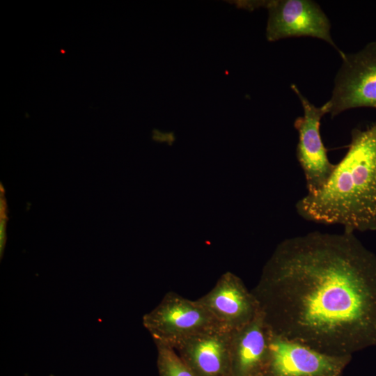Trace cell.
Listing matches in <instances>:
<instances>
[{"label": "cell", "instance_id": "cell-7", "mask_svg": "<svg viewBox=\"0 0 376 376\" xmlns=\"http://www.w3.org/2000/svg\"><path fill=\"white\" fill-rule=\"evenodd\" d=\"M268 10L266 38L269 42L292 37H313L323 40L338 52L334 43L329 18L320 5L311 0L266 1Z\"/></svg>", "mask_w": 376, "mask_h": 376}, {"label": "cell", "instance_id": "cell-8", "mask_svg": "<svg viewBox=\"0 0 376 376\" xmlns=\"http://www.w3.org/2000/svg\"><path fill=\"white\" fill-rule=\"evenodd\" d=\"M198 301L221 328L230 331L249 323L260 313L259 303L252 291L247 289L240 277L230 272L222 274L212 290Z\"/></svg>", "mask_w": 376, "mask_h": 376}, {"label": "cell", "instance_id": "cell-12", "mask_svg": "<svg viewBox=\"0 0 376 376\" xmlns=\"http://www.w3.org/2000/svg\"><path fill=\"white\" fill-rule=\"evenodd\" d=\"M49 376H55V375L53 374H50Z\"/></svg>", "mask_w": 376, "mask_h": 376}, {"label": "cell", "instance_id": "cell-3", "mask_svg": "<svg viewBox=\"0 0 376 376\" xmlns=\"http://www.w3.org/2000/svg\"><path fill=\"white\" fill-rule=\"evenodd\" d=\"M142 320L155 344L173 349L187 339L221 327L198 299L191 300L173 292L166 293Z\"/></svg>", "mask_w": 376, "mask_h": 376}, {"label": "cell", "instance_id": "cell-1", "mask_svg": "<svg viewBox=\"0 0 376 376\" xmlns=\"http://www.w3.org/2000/svg\"><path fill=\"white\" fill-rule=\"evenodd\" d=\"M251 291L277 336L338 356L376 346V254L353 233L283 240Z\"/></svg>", "mask_w": 376, "mask_h": 376}, {"label": "cell", "instance_id": "cell-4", "mask_svg": "<svg viewBox=\"0 0 376 376\" xmlns=\"http://www.w3.org/2000/svg\"><path fill=\"white\" fill-rule=\"evenodd\" d=\"M327 102L331 118L354 108L376 109V40L360 51L345 54Z\"/></svg>", "mask_w": 376, "mask_h": 376}, {"label": "cell", "instance_id": "cell-10", "mask_svg": "<svg viewBox=\"0 0 376 376\" xmlns=\"http://www.w3.org/2000/svg\"><path fill=\"white\" fill-rule=\"evenodd\" d=\"M268 352V328L260 313L249 323L230 331L232 376L262 375Z\"/></svg>", "mask_w": 376, "mask_h": 376}, {"label": "cell", "instance_id": "cell-6", "mask_svg": "<svg viewBox=\"0 0 376 376\" xmlns=\"http://www.w3.org/2000/svg\"><path fill=\"white\" fill-rule=\"evenodd\" d=\"M350 360L351 356L324 353L268 329V352L262 376H340Z\"/></svg>", "mask_w": 376, "mask_h": 376}, {"label": "cell", "instance_id": "cell-13", "mask_svg": "<svg viewBox=\"0 0 376 376\" xmlns=\"http://www.w3.org/2000/svg\"><path fill=\"white\" fill-rule=\"evenodd\" d=\"M258 376H262V375H258Z\"/></svg>", "mask_w": 376, "mask_h": 376}, {"label": "cell", "instance_id": "cell-5", "mask_svg": "<svg viewBox=\"0 0 376 376\" xmlns=\"http://www.w3.org/2000/svg\"><path fill=\"white\" fill-rule=\"evenodd\" d=\"M291 88L304 110V115L294 122L299 135L297 158L304 175L306 194H313L326 186L336 166L329 159L320 132L321 119L329 113V108L327 102L321 107L314 105L295 84H292Z\"/></svg>", "mask_w": 376, "mask_h": 376}, {"label": "cell", "instance_id": "cell-2", "mask_svg": "<svg viewBox=\"0 0 376 376\" xmlns=\"http://www.w3.org/2000/svg\"><path fill=\"white\" fill-rule=\"evenodd\" d=\"M295 208L306 221L339 224L344 232L376 230V121L352 130L347 151L326 186L306 194Z\"/></svg>", "mask_w": 376, "mask_h": 376}, {"label": "cell", "instance_id": "cell-9", "mask_svg": "<svg viewBox=\"0 0 376 376\" xmlns=\"http://www.w3.org/2000/svg\"><path fill=\"white\" fill-rule=\"evenodd\" d=\"M230 331L217 328L183 341L174 350L196 376H232Z\"/></svg>", "mask_w": 376, "mask_h": 376}, {"label": "cell", "instance_id": "cell-11", "mask_svg": "<svg viewBox=\"0 0 376 376\" xmlns=\"http://www.w3.org/2000/svg\"><path fill=\"white\" fill-rule=\"evenodd\" d=\"M157 350V367L159 376H196L174 349L155 344Z\"/></svg>", "mask_w": 376, "mask_h": 376}]
</instances>
